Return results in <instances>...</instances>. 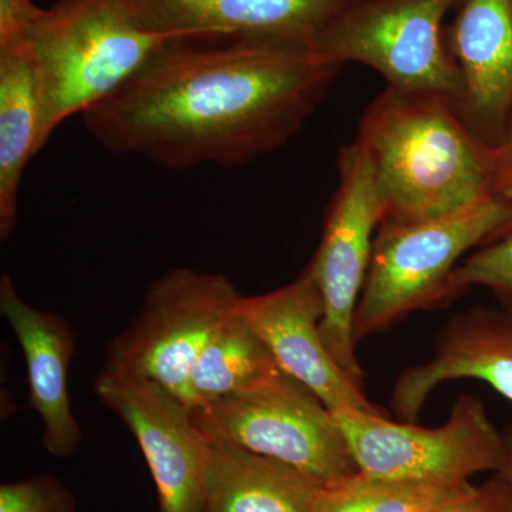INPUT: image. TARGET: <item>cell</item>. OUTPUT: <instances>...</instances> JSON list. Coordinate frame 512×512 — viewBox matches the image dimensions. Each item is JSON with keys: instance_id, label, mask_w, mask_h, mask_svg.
<instances>
[{"instance_id": "cell-5", "label": "cell", "mask_w": 512, "mask_h": 512, "mask_svg": "<svg viewBox=\"0 0 512 512\" xmlns=\"http://www.w3.org/2000/svg\"><path fill=\"white\" fill-rule=\"evenodd\" d=\"M191 413L205 433L281 461L322 487L359 473L335 413L285 372L258 389L222 397Z\"/></svg>"}, {"instance_id": "cell-25", "label": "cell", "mask_w": 512, "mask_h": 512, "mask_svg": "<svg viewBox=\"0 0 512 512\" xmlns=\"http://www.w3.org/2000/svg\"><path fill=\"white\" fill-rule=\"evenodd\" d=\"M504 457L497 476L512 488V424L503 430Z\"/></svg>"}, {"instance_id": "cell-9", "label": "cell", "mask_w": 512, "mask_h": 512, "mask_svg": "<svg viewBox=\"0 0 512 512\" xmlns=\"http://www.w3.org/2000/svg\"><path fill=\"white\" fill-rule=\"evenodd\" d=\"M360 473L393 480L470 481L500 470L503 431L480 397H458L446 423L421 427L387 416L336 412Z\"/></svg>"}, {"instance_id": "cell-8", "label": "cell", "mask_w": 512, "mask_h": 512, "mask_svg": "<svg viewBox=\"0 0 512 512\" xmlns=\"http://www.w3.org/2000/svg\"><path fill=\"white\" fill-rule=\"evenodd\" d=\"M336 168L338 187L308 269L322 296L323 342L346 375L363 387L366 373L356 355L355 316L383 211L365 148L357 141L340 148Z\"/></svg>"}, {"instance_id": "cell-7", "label": "cell", "mask_w": 512, "mask_h": 512, "mask_svg": "<svg viewBox=\"0 0 512 512\" xmlns=\"http://www.w3.org/2000/svg\"><path fill=\"white\" fill-rule=\"evenodd\" d=\"M241 293L221 274L174 268L148 286L140 311L107 346L103 369L146 377L183 400L192 365Z\"/></svg>"}, {"instance_id": "cell-2", "label": "cell", "mask_w": 512, "mask_h": 512, "mask_svg": "<svg viewBox=\"0 0 512 512\" xmlns=\"http://www.w3.org/2000/svg\"><path fill=\"white\" fill-rule=\"evenodd\" d=\"M356 141L375 171L382 224L447 217L494 194V148L441 94L387 86L360 117Z\"/></svg>"}, {"instance_id": "cell-10", "label": "cell", "mask_w": 512, "mask_h": 512, "mask_svg": "<svg viewBox=\"0 0 512 512\" xmlns=\"http://www.w3.org/2000/svg\"><path fill=\"white\" fill-rule=\"evenodd\" d=\"M94 392L137 440L156 484L158 512H201L210 437L183 400L146 377L103 369Z\"/></svg>"}, {"instance_id": "cell-22", "label": "cell", "mask_w": 512, "mask_h": 512, "mask_svg": "<svg viewBox=\"0 0 512 512\" xmlns=\"http://www.w3.org/2000/svg\"><path fill=\"white\" fill-rule=\"evenodd\" d=\"M39 9L33 0H0V43L22 37Z\"/></svg>"}, {"instance_id": "cell-3", "label": "cell", "mask_w": 512, "mask_h": 512, "mask_svg": "<svg viewBox=\"0 0 512 512\" xmlns=\"http://www.w3.org/2000/svg\"><path fill=\"white\" fill-rule=\"evenodd\" d=\"M40 100L39 151L63 121L86 113L175 37L141 25L127 0H56L23 32Z\"/></svg>"}, {"instance_id": "cell-16", "label": "cell", "mask_w": 512, "mask_h": 512, "mask_svg": "<svg viewBox=\"0 0 512 512\" xmlns=\"http://www.w3.org/2000/svg\"><path fill=\"white\" fill-rule=\"evenodd\" d=\"M208 434V433H207ZM210 437L201 512H313L322 485L281 461Z\"/></svg>"}, {"instance_id": "cell-1", "label": "cell", "mask_w": 512, "mask_h": 512, "mask_svg": "<svg viewBox=\"0 0 512 512\" xmlns=\"http://www.w3.org/2000/svg\"><path fill=\"white\" fill-rule=\"evenodd\" d=\"M340 67L274 40H171L124 86L82 114L116 154L165 170L238 167L286 146Z\"/></svg>"}, {"instance_id": "cell-14", "label": "cell", "mask_w": 512, "mask_h": 512, "mask_svg": "<svg viewBox=\"0 0 512 512\" xmlns=\"http://www.w3.org/2000/svg\"><path fill=\"white\" fill-rule=\"evenodd\" d=\"M447 42L461 77L458 114L500 147L512 113V0H463Z\"/></svg>"}, {"instance_id": "cell-15", "label": "cell", "mask_w": 512, "mask_h": 512, "mask_svg": "<svg viewBox=\"0 0 512 512\" xmlns=\"http://www.w3.org/2000/svg\"><path fill=\"white\" fill-rule=\"evenodd\" d=\"M0 312L25 356L29 402L43 421V446L50 456L72 457L83 439L67 383L76 355L72 326L63 316L39 311L23 301L8 274L0 276Z\"/></svg>"}, {"instance_id": "cell-12", "label": "cell", "mask_w": 512, "mask_h": 512, "mask_svg": "<svg viewBox=\"0 0 512 512\" xmlns=\"http://www.w3.org/2000/svg\"><path fill=\"white\" fill-rule=\"evenodd\" d=\"M359 0H127L144 28L183 40L258 39L309 47ZM316 53V52H315Z\"/></svg>"}, {"instance_id": "cell-24", "label": "cell", "mask_w": 512, "mask_h": 512, "mask_svg": "<svg viewBox=\"0 0 512 512\" xmlns=\"http://www.w3.org/2000/svg\"><path fill=\"white\" fill-rule=\"evenodd\" d=\"M494 157L495 173H497L495 187H497L498 184L512 177V113L510 123H508L507 136L500 147L494 148Z\"/></svg>"}, {"instance_id": "cell-18", "label": "cell", "mask_w": 512, "mask_h": 512, "mask_svg": "<svg viewBox=\"0 0 512 512\" xmlns=\"http://www.w3.org/2000/svg\"><path fill=\"white\" fill-rule=\"evenodd\" d=\"M281 372L264 340L235 309L192 365L183 402L190 410L200 409L222 397L258 389Z\"/></svg>"}, {"instance_id": "cell-23", "label": "cell", "mask_w": 512, "mask_h": 512, "mask_svg": "<svg viewBox=\"0 0 512 512\" xmlns=\"http://www.w3.org/2000/svg\"><path fill=\"white\" fill-rule=\"evenodd\" d=\"M504 490V481L495 474L493 480L477 487L473 494L443 512H494Z\"/></svg>"}, {"instance_id": "cell-13", "label": "cell", "mask_w": 512, "mask_h": 512, "mask_svg": "<svg viewBox=\"0 0 512 512\" xmlns=\"http://www.w3.org/2000/svg\"><path fill=\"white\" fill-rule=\"evenodd\" d=\"M460 379L480 380L512 402V316L503 309L473 306L448 319L433 356L407 367L394 382V416L414 423L441 383Z\"/></svg>"}, {"instance_id": "cell-4", "label": "cell", "mask_w": 512, "mask_h": 512, "mask_svg": "<svg viewBox=\"0 0 512 512\" xmlns=\"http://www.w3.org/2000/svg\"><path fill=\"white\" fill-rule=\"evenodd\" d=\"M511 214L494 192L447 217L380 225L356 309V343L387 332L414 312L448 305V279L461 256L491 241Z\"/></svg>"}, {"instance_id": "cell-6", "label": "cell", "mask_w": 512, "mask_h": 512, "mask_svg": "<svg viewBox=\"0 0 512 512\" xmlns=\"http://www.w3.org/2000/svg\"><path fill=\"white\" fill-rule=\"evenodd\" d=\"M463 0H359L320 37L315 52L342 67L360 63L387 86L441 94L456 106L461 77L443 22Z\"/></svg>"}, {"instance_id": "cell-17", "label": "cell", "mask_w": 512, "mask_h": 512, "mask_svg": "<svg viewBox=\"0 0 512 512\" xmlns=\"http://www.w3.org/2000/svg\"><path fill=\"white\" fill-rule=\"evenodd\" d=\"M40 100L35 69L22 37L0 43V238L9 239L19 215V191L39 151Z\"/></svg>"}, {"instance_id": "cell-20", "label": "cell", "mask_w": 512, "mask_h": 512, "mask_svg": "<svg viewBox=\"0 0 512 512\" xmlns=\"http://www.w3.org/2000/svg\"><path fill=\"white\" fill-rule=\"evenodd\" d=\"M471 286L487 288L500 309L512 316V231L488 242L456 266L448 279V305Z\"/></svg>"}, {"instance_id": "cell-21", "label": "cell", "mask_w": 512, "mask_h": 512, "mask_svg": "<svg viewBox=\"0 0 512 512\" xmlns=\"http://www.w3.org/2000/svg\"><path fill=\"white\" fill-rule=\"evenodd\" d=\"M0 512H79L73 491L52 474L0 487Z\"/></svg>"}, {"instance_id": "cell-19", "label": "cell", "mask_w": 512, "mask_h": 512, "mask_svg": "<svg viewBox=\"0 0 512 512\" xmlns=\"http://www.w3.org/2000/svg\"><path fill=\"white\" fill-rule=\"evenodd\" d=\"M476 490L470 481L393 480L359 471L323 488L313 512H443Z\"/></svg>"}, {"instance_id": "cell-26", "label": "cell", "mask_w": 512, "mask_h": 512, "mask_svg": "<svg viewBox=\"0 0 512 512\" xmlns=\"http://www.w3.org/2000/svg\"><path fill=\"white\" fill-rule=\"evenodd\" d=\"M495 194L500 195L501 198L505 202H507L508 205H510L512 210V177L507 178V180L503 181V183L498 184L497 187H495L494 190ZM512 231V214L510 217V220L507 221V224L504 225L503 228L500 229V231L497 232V234L494 235L493 238H491V241H495V239L504 237V235H507L508 232ZM488 241V242H491ZM487 242V244H488Z\"/></svg>"}, {"instance_id": "cell-27", "label": "cell", "mask_w": 512, "mask_h": 512, "mask_svg": "<svg viewBox=\"0 0 512 512\" xmlns=\"http://www.w3.org/2000/svg\"><path fill=\"white\" fill-rule=\"evenodd\" d=\"M494 512H512V488L505 481L503 493H501L500 501H498Z\"/></svg>"}, {"instance_id": "cell-11", "label": "cell", "mask_w": 512, "mask_h": 512, "mask_svg": "<svg viewBox=\"0 0 512 512\" xmlns=\"http://www.w3.org/2000/svg\"><path fill=\"white\" fill-rule=\"evenodd\" d=\"M235 309L264 340L282 372L312 390L330 412L387 416L326 348L320 333L322 296L308 268L275 291L241 296Z\"/></svg>"}]
</instances>
